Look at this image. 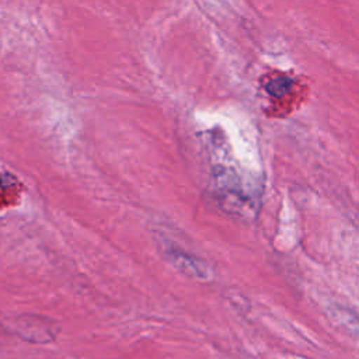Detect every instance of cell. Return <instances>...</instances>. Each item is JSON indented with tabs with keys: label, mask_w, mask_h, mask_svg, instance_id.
<instances>
[{
	"label": "cell",
	"mask_w": 359,
	"mask_h": 359,
	"mask_svg": "<svg viewBox=\"0 0 359 359\" xmlns=\"http://www.w3.org/2000/svg\"><path fill=\"white\" fill-rule=\"evenodd\" d=\"M161 244H163V252L165 254L168 261H171L172 265H175L178 269L196 278L209 276L208 268L198 258L192 257L191 254H185L187 251H184L182 248H180L178 245H175L174 243L165 238H163Z\"/></svg>",
	"instance_id": "cell-1"
}]
</instances>
